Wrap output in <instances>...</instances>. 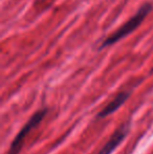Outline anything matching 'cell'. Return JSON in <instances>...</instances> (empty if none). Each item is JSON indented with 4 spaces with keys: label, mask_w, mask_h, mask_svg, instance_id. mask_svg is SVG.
<instances>
[{
    "label": "cell",
    "mask_w": 153,
    "mask_h": 154,
    "mask_svg": "<svg viewBox=\"0 0 153 154\" xmlns=\"http://www.w3.org/2000/svg\"><path fill=\"white\" fill-rule=\"evenodd\" d=\"M47 113V109L46 108H43V109H40L27 121V123L23 126L22 129L19 131V133L16 135V137L14 138V140L12 142V145H11L10 149L8 151V154H19L21 148L23 146V140L24 138L27 136V134L32 131L35 127L42 122V120L45 118Z\"/></svg>",
    "instance_id": "7a4b0ae2"
},
{
    "label": "cell",
    "mask_w": 153,
    "mask_h": 154,
    "mask_svg": "<svg viewBox=\"0 0 153 154\" xmlns=\"http://www.w3.org/2000/svg\"><path fill=\"white\" fill-rule=\"evenodd\" d=\"M129 95H130V92H128V91H123V92L118 93V94L116 95L115 99H113L112 101H111L110 103L106 106V107H104L100 112H99V114L96 116V118L103 119V118H106V116H109V114L113 113L115 110H118V108H120L121 106H122L123 104L128 100Z\"/></svg>",
    "instance_id": "277c9868"
},
{
    "label": "cell",
    "mask_w": 153,
    "mask_h": 154,
    "mask_svg": "<svg viewBox=\"0 0 153 154\" xmlns=\"http://www.w3.org/2000/svg\"><path fill=\"white\" fill-rule=\"evenodd\" d=\"M130 129V122L125 123L122 127H120L115 133L111 135L110 140L107 142V144L103 147V149L98 154H111L116 149V147L125 140L126 135L128 134Z\"/></svg>",
    "instance_id": "3957f363"
},
{
    "label": "cell",
    "mask_w": 153,
    "mask_h": 154,
    "mask_svg": "<svg viewBox=\"0 0 153 154\" xmlns=\"http://www.w3.org/2000/svg\"><path fill=\"white\" fill-rule=\"evenodd\" d=\"M152 4L151 3H145L139 8V10L135 13L134 16H132L129 19L127 22H125L120 29H118L113 32L112 35H110L109 37H107L104 40V42L101 45V48H104L109 45H112L115 43L118 42L120 40H122L123 38H125L126 36L130 35L132 32H134L139 25L142 24V22L144 21V19L147 17V15L151 12L152 10Z\"/></svg>",
    "instance_id": "6da1fadb"
}]
</instances>
